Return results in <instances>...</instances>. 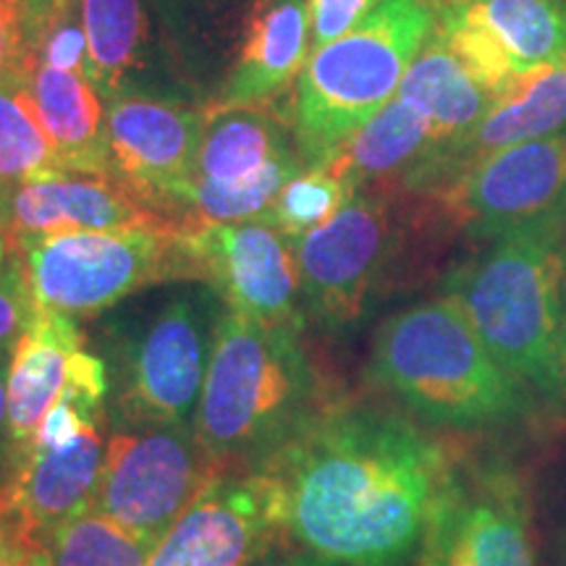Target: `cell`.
I'll return each mask as SVG.
<instances>
[{
    "mask_svg": "<svg viewBox=\"0 0 566 566\" xmlns=\"http://www.w3.org/2000/svg\"><path fill=\"white\" fill-rule=\"evenodd\" d=\"M292 543L336 566H401L420 546L451 462L405 417L325 407L268 459Z\"/></svg>",
    "mask_w": 566,
    "mask_h": 566,
    "instance_id": "obj_1",
    "label": "cell"
},
{
    "mask_svg": "<svg viewBox=\"0 0 566 566\" xmlns=\"http://www.w3.org/2000/svg\"><path fill=\"white\" fill-rule=\"evenodd\" d=\"M300 331L263 328L231 310L218 323L192 428L223 470L263 467L328 407Z\"/></svg>",
    "mask_w": 566,
    "mask_h": 566,
    "instance_id": "obj_2",
    "label": "cell"
},
{
    "mask_svg": "<svg viewBox=\"0 0 566 566\" xmlns=\"http://www.w3.org/2000/svg\"><path fill=\"white\" fill-rule=\"evenodd\" d=\"M558 239L548 231L506 233L443 281V296L475 328L495 363L551 396L566 388Z\"/></svg>",
    "mask_w": 566,
    "mask_h": 566,
    "instance_id": "obj_3",
    "label": "cell"
},
{
    "mask_svg": "<svg viewBox=\"0 0 566 566\" xmlns=\"http://www.w3.org/2000/svg\"><path fill=\"white\" fill-rule=\"evenodd\" d=\"M370 373L415 415L451 428L501 424L530 405V388L495 363L446 296L401 310L380 325Z\"/></svg>",
    "mask_w": 566,
    "mask_h": 566,
    "instance_id": "obj_4",
    "label": "cell"
},
{
    "mask_svg": "<svg viewBox=\"0 0 566 566\" xmlns=\"http://www.w3.org/2000/svg\"><path fill=\"white\" fill-rule=\"evenodd\" d=\"M436 24L438 13L422 0H384L357 30L310 53L292 105V134L304 166L336 160L394 101Z\"/></svg>",
    "mask_w": 566,
    "mask_h": 566,
    "instance_id": "obj_5",
    "label": "cell"
},
{
    "mask_svg": "<svg viewBox=\"0 0 566 566\" xmlns=\"http://www.w3.org/2000/svg\"><path fill=\"white\" fill-rule=\"evenodd\" d=\"M223 300L202 281L113 323V415L122 428L192 424Z\"/></svg>",
    "mask_w": 566,
    "mask_h": 566,
    "instance_id": "obj_6",
    "label": "cell"
},
{
    "mask_svg": "<svg viewBox=\"0 0 566 566\" xmlns=\"http://www.w3.org/2000/svg\"><path fill=\"white\" fill-rule=\"evenodd\" d=\"M24 271L34 307L87 317L137 292L200 281L187 231L176 223L124 231H69L9 244Z\"/></svg>",
    "mask_w": 566,
    "mask_h": 566,
    "instance_id": "obj_7",
    "label": "cell"
},
{
    "mask_svg": "<svg viewBox=\"0 0 566 566\" xmlns=\"http://www.w3.org/2000/svg\"><path fill=\"white\" fill-rule=\"evenodd\" d=\"M218 467L192 424L122 428L108 438L90 512H97L158 546Z\"/></svg>",
    "mask_w": 566,
    "mask_h": 566,
    "instance_id": "obj_8",
    "label": "cell"
},
{
    "mask_svg": "<svg viewBox=\"0 0 566 566\" xmlns=\"http://www.w3.org/2000/svg\"><path fill=\"white\" fill-rule=\"evenodd\" d=\"M417 566H535L527 491L512 467L451 464Z\"/></svg>",
    "mask_w": 566,
    "mask_h": 566,
    "instance_id": "obj_9",
    "label": "cell"
},
{
    "mask_svg": "<svg viewBox=\"0 0 566 566\" xmlns=\"http://www.w3.org/2000/svg\"><path fill=\"white\" fill-rule=\"evenodd\" d=\"M292 543L273 472L221 470L160 537L147 566H250Z\"/></svg>",
    "mask_w": 566,
    "mask_h": 566,
    "instance_id": "obj_10",
    "label": "cell"
},
{
    "mask_svg": "<svg viewBox=\"0 0 566 566\" xmlns=\"http://www.w3.org/2000/svg\"><path fill=\"white\" fill-rule=\"evenodd\" d=\"M394 244L388 205L359 189L328 223L294 242L304 313L328 328L359 321Z\"/></svg>",
    "mask_w": 566,
    "mask_h": 566,
    "instance_id": "obj_11",
    "label": "cell"
},
{
    "mask_svg": "<svg viewBox=\"0 0 566 566\" xmlns=\"http://www.w3.org/2000/svg\"><path fill=\"white\" fill-rule=\"evenodd\" d=\"M478 237L566 231V129L488 155L443 197Z\"/></svg>",
    "mask_w": 566,
    "mask_h": 566,
    "instance_id": "obj_12",
    "label": "cell"
},
{
    "mask_svg": "<svg viewBox=\"0 0 566 566\" xmlns=\"http://www.w3.org/2000/svg\"><path fill=\"white\" fill-rule=\"evenodd\" d=\"M187 242L200 281L231 313L263 328L302 325V292L294 239L268 221L189 226Z\"/></svg>",
    "mask_w": 566,
    "mask_h": 566,
    "instance_id": "obj_13",
    "label": "cell"
},
{
    "mask_svg": "<svg viewBox=\"0 0 566 566\" xmlns=\"http://www.w3.org/2000/svg\"><path fill=\"white\" fill-rule=\"evenodd\" d=\"M174 223L132 184L111 174H53L3 195L6 242L69 231H124Z\"/></svg>",
    "mask_w": 566,
    "mask_h": 566,
    "instance_id": "obj_14",
    "label": "cell"
},
{
    "mask_svg": "<svg viewBox=\"0 0 566 566\" xmlns=\"http://www.w3.org/2000/svg\"><path fill=\"white\" fill-rule=\"evenodd\" d=\"M202 132V111L153 92H124L108 101L113 176L155 208L163 189L195 174Z\"/></svg>",
    "mask_w": 566,
    "mask_h": 566,
    "instance_id": "obj_15",
    "label": "cell"
},
{
    "mask_svg": "<svg viewBox=\"0 0 566 566\" xmlns=\"http://www.w3.org/2000/svg\"><path fill=\"white\" fill-rule=\"evenodd\" d=\"M566 129V63L530 74L475 129L430 150L401 184L443 197L488 155Z\"/></svg>",
    "mask_w": 566,
    "mask_h": 566,
    "instance_id": "obj_16",
    "label": "cell"
},
{
    "mask_svg": "<svg viewBox=\"0 0 566 566\" xmlns=\"http://www.w3.org/2000/svg\"><path fill=\"white\" fill-rule=\"evenodd\" d=\"M105 451L108 441L103 428L92 424L61 446H30L13 462L6 478V493L21 525L38 541L45 543L63 522L90 512Z\"/></svg>",
    "mask_w": 566,
    "mask_h": 566,
    "instance_id": "obj_17",
    "label": "cell"
},
{
    "mask_svg": "<svg viewBox=\"0 0 566 566\" xmlns=\"http://www.w3.org/2000/svg\"><path fill=\"white\" fill-rule=\"evenodd\" d=\"M310 53V0H263L250 17L226 84L202 113L271 105L283 90L300 80Z\"/></svg>",
    "mask_w": 566,
    "mask_h": 566,
    "instance_id": "obj_18",
    "label": "cell"
},
{
    "mask_svg": "<svg viewBox=\"0 0 566 566\" xmlns=\"http://www.w3.org/2000/svg\"><path fill=\"white\" fill-rule=\"evenodd\" d=\"M87 344L74 317L38 310L9 357V472L66 386L74 354Z\"/></svg>",
    "mask_w": 566,
    "mask_h": 566,
    "instance_id": "obj_19",
    "label": "cell"
},
{
    "mask_svg": "<svg viewBox=\"0 0 566 566\" xmlns=\"http://www.w3.org/2000/svg\"><path fill=\"white\" fill-rule=\"evenodd\" d=\"M30 90L66 174L113 176L108 103L90 76L40 63L30 76Z\"/></svg>",
    "mask_w": 566,
    "mask_h": 566,
    "instance_id": "obj_20",
    "label": "cell"
},
{
    "mask_svg": "<svg viewBox=\"0 0 566 566\" xmlns=\"http://www.w3.org/2000/svg\"><path fill=\"white\" fill-rule=\"evenodd\" d=\"M396 97L428 118L441 145L475 129L495 105L491 92L467 71L436 32L407 69Z\"/></svg>",
    "mask_w": 566,
    "mask_h": 566,
    "instance_id": "obj_21",
    "label": "cell"
},
{
    "mask_svg": "<svg viewBox=\"0 0 566 566\" xmlns=\"http://www.w3.org/2000/svg\"><path fill=\"white\" fill-rule=\"evenodd\" d=\"M87 34L90 82L105 103L142 92L139 76L153 59V17L147 0H80Z\"/></svg>",
    "mask_w": 566,
    "mask_h": 566,
    "instance_id": "obj_22",
    "label": "cell"
},
{
    "mask_svg": "<svg viewBox=\"0 0 566 566\" xmlns=\"http://www.w3.org/2000/svg\"><path fill=\"white\" fill-rule=\"evenodd\" d=\"M516 80L566 63V0H462Z\"/></svg>",
    "mask_w": 566,
    "mask_h": 566,
    "instance_id": "obj_23",
    "label": "cell"
},
{
    "mask_svg": "<svg viewBox=\"0 0 566 566\" xmlns=\"http://www.w3.org/2000/svg\"><path fill=\"white\" fill-rule=\"evenodd\" d=\"M202 116L205 132L195 163V176L200 179L242 181L279 155L296 150V145H289L286 118L273 111V103Z\"/></svg>",
    "mask_w": 566,
    "mask_h": 566,
    "instance_id": "obj_24",
    "label": "cell"
},
{
    "mask_svg": "<svg viewBox=\"0 0 566 566\" xmlns=\"http://www.w3.org/2000/svg\"><path fill=\"white\" fill-rule=\"evenodd\" d=\"M441 145L433 126L422 113L394 97L363 132L349 142L336 163L363 189L367 184L405 176Z\"/></svg>",
    "mask_w": 566,
    "mask_h": 566,
    "instance_id": "obj_25",
    "label": "cell"
},
{
    "mask_svg": "<svg viewBox=\"0 0 566 566\" xmlns=\"http://www.w3.org/2000/svg\"><path fill=\"white\" fill-rule=\"evenodd\" d=\"M53 174L66 168L42 126L30 80L0 82V192Z\"/></svg>",
    "mask_w": 566,
    "mask_h": 566,
    "instance_id": "obj_26",
    "label": "cell"
},
{
    "mask_svg": "<svg viewBox=\"0 0 566 566\" xmlns=\"http://www.w3.org/2000/svg\"><path fill=\"white\" fill-rule=\"evenodd\" d=\"M53 566H147L155 543L97 512L63 522L45 537Z\"/></svg>",
    "mask_w": 566,
    "mask_h": 566,
    "instance_id": "obj_27",
    "label": "cell"
},
{
    "mask_svg": "<svg viewBox=\"0 0 566 566\" xmlns=\"http://www.w3.org/2000/svg\"><path fill=\"white\" fill-rule=\"evenodd\" d=\"M357 192V181L336 160L304 168L281 189L265 221L296 242L328 223Z\"/></svg>",
    "mask_w": 566,
    "mask_h": 566,
    "instance_id": "obj_28",
    "label": "cell"
},
{
    "mask_svg": "<svg viewBox=\"0 0 566 566\" xmlns=\"http://www.w3.org/2000/svg\"><path fill=\"white\" fill-rule=\"evenodd\" d=\"M38 313L32 292L27 286L24 271L17 254L0 263V354H11L13 344L24 334V328Z\"/></svg>",
    "mask_w": 566,
    "mask_h": 566,
    "instance_id": "obj_29",
    "label": "cell"
},
{
    "mask_svg": "<svg viewBox=\"0 0 566 566\" xmlns=\"http://www.w3.org/2000/svg\"><path fill=\"white\" fill-rule=\"evenodd\" d=\"M384 0H310L313 51L357 30Z\"/></svg>",
    "mask_w": 566,
    "mask_h": 566,
    "instance_id": "obj_30",
    "label": "cell"
},
{
    "mask_svg": "<svg viewBox=\"0 0 566 566\" xmlns=\"http://www.w3.org/2000/svg\"><path fill=\"white\" fill-rule=\"evenodd\" d=\"M30 80L24 0H0V82Z\"/></svg>",
    "mask_w": 566,
    "mask_h": 566,
    "instance_id": "obj_31",
    "label": "cell"
},
{
    "mask_svg": "<svg viewBox=\"0 0 566 566\" xmlns=\"http://www.w3.org/2000/svg\"><path fill=\"white\" fill-rule=\"evenodd\" d=\"M38 541L30 530L21 525L19 514L13 512L9 493H6V485L0 488V548L13 546V543H27Z\"/></svg>",
    "mask_w": 566,
    "mask_h": 566,
    "instance_id": "obj_32",
    "label": "cell"
},
{
    "mask_svg": "<svg viewBox=\"0 0 566 566\" xmlns=\"http://www.w3.org/2000/svg\"><path fill=\"white\" fill-rule=\"evenodd\" d=\"M9 357L0 354V454L9 462Z\"/></svg>",
    "mask_w": 566,
    "mask_h": 566,
    "instance_id": "obj_33",
    "label": "cell"
},
{
    "mask_svg": "<svg viewBox=\"0 0 566 566\" xmlns=\"http://www.w3.org/2000/svg\"><path fill=\"white\" fill-rule=\"evenodd\" d=\"M250 566H336V564L325 562V558L310 554V551H292V554H286V551H275V554L258 558V562H252Z\"/></svg>",
    "mask_w": 566,
    "mask_h": 566,
    "instance_id": "obj_34",
    "label": "cell"
},
{
    "mask_svg": "<svg viewBox=\"0 0 566 566\" xmlns=\"http://www.w3.org/2000/svg\"><path fill=\"white\" fill-rule=\"evenodd\" d=\"M34 543H42V541H27V543H13V546H6L0 548V566H17L21 558H24L27 551H30Z\"/></svg>",
    "mask_w": 566,
    "mask_h": 566,
    "instance_id": "obj_35",
    "label": "cell"
},
{
    "mask_svg": "<svg viewBox=\"0 0 566 566\" xmlns=\"http://www.w3.org/2000/svg\"><path fill=\"white\" fill-rule=\"evenodd\" d=\"M17 566H53V558L48 554L45 543H34V546L27 551L24 558Z\"/></svg>",
    "mask_w": 566,
    "mask_h": 566,
    "instance_id": "obj_36",
    "label": "cell"
},
{
    "mask_svg": "<svg viewBox=\"0 0 566 566\" xmlns=\"http://www.w3.org/2000/svg\"><path fill=\"white\" fill-rule=\"evenodd\" d=\"M422 3L430 6V9H433L436 13H441V11L449 9V6H454L457 0H422Z\"/></svg>",
    "mask_w": 566,
    "mask_h": 566,
    "instance_id": "obj_37",
    "label": "cell"
},
{
    "mask_svg": "<svg viewBox=\"0 0 566 566\" xmlns=\"http://www.w3.org/2000/svg\"><path fill=\"white\" fill-rule=\"evenodd\" d=\"M6 258H9V242H6V233L0 231V263H3Z\"/></svg>",
    "mask_w": 566,
    "mask_h": 566,
    "instance_id": "obj_38",
    "label": "cell"
},
{
    "mask_svg": "<svg viewBox=\"0 0 566 566\" xmlns=\"http://www.w3.org/2000/svg\"><path fill=\"white\" fill-rule=\"evenodd\" d=\"M0 231H3V192H0Z\"/></svg>",
    "mask_w": 566,
    "mask_h": 566,
    "instance_id": "obj_39",
    "label": "cell"
},
{
    "mask_svg": "<svg viewBox=\"0 0 566 566\" xmlns=\"http://www.w3.org/2000/svg\"><path fill=\"white\" fill-rule=\"evenodd\" d=\"M244 3H247V0H244ZM250 3L254 6V9H258V6H260V3H263V0H250ZM216 9H221V0H218V6H216Z\"/></svg>",
    "mask_w": 566,
    "mask_h": 566,
    "instance_id": "obj_40",
    "label": "cell"
},
{
    "mask_svg": "<svg viewBox=\"0 0 566 566\" xmlns=\"http://www.w3.org/2000/svg\"><path fill=\"white\" fill-rule=\"evenodd\" d=\"M0 488H3V485H0Z\"/></svg>",
    "mask_w": 566,
    "mask_h": 566,
    "instance_id": "obj_41",
    "label": "cell"
}]
</instances>
